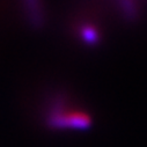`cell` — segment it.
I'll list each match as a JSON object with an SVG mask.
<instances>
[{
	"instance_id": "cell-1",
	"label": "cell",
	"mask_w": 147,
	"mask_h": 147,
	"mask_svg": "<svg viewBox=\"0 0 147 147\" xmlns=\"http://www.w3.org/2000/svg\"><path fill=\"white\" fill-rule=\"evenodd\" d=\"M51 122L61 126H71V127H87L90 123V118L87 114L71 110L69 108H56L52 111Z\"/></svg>"
},
{
	"instance_id": "cell-2",
	"label": "cell",
	"mask_w": 147,
	"mask_h": 147,
	"mask_svg": "<svg viewBox=\"0 0 147 147\" xmlns=\"http://www.w3.org/2000/svg\"><path fill=\"white\" fill-rule=\"evenodd\" d=\"M24 6L30 21L36 26H40L43 21V11L41 1L40 0H24Z\"/></svg>"
},
{
	"instance_id": "cell-3",
	"label": "cell",
	"mask_w": 147,
	"mask_h": 147,
	"mask_svg": "<svg viewBox=\"0 0 147 147\" xmlns=\"http://www.w3.org/2000/svg\"><path fill=\"white\" fill-rule=\"evenodd\" d=\"M80 34H81L82 40L87 44H96L97 41H98V38H100L98 31L93 26H89V24H86V26L81 27Z\"/></svg>"
},
{
	"instance_id": "cell-4",
	"label": "cell",
	"mask_w": 147,
	"mask_h": 147,
	"mask_svg": "<svg viewBox=\"0 0 147 147\" xmlns=\"http://www.w3.org/2000/svg\"><path fill=\"white\" fill-rule=\"evenodd\" d=\"M121 5L123 8V12L127 18L132 19L136 16V5L133 3V0H121Z\"/></svg>"
}]
</instances>
